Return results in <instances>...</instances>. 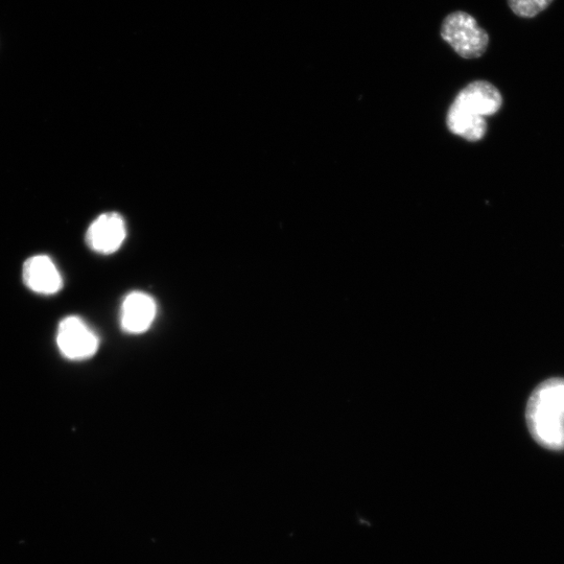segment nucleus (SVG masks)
Here are the masks:
<instances>
[{"label": "nucleus", "instance_id": "obj_1", "mask_svg": "<svg viewBox=\"0 0 564 564\" xmlns=\"http://www.w3.org/2000/svg\"><path fill=\"white\" fill-rule=\"evenodd\" d=\"M526 420L537 444L550 451H564V379H550L535 388Z\"/></svg>", "mask_w": 564, "mask_h": 564}, {"label": "nucleus", "instance_id": "obj_2", "mask_svg": "<svg viewBox=\"0 0 564 564\" xmlns=\"http://www.w3.org/2000/svg\"><path fill=\"white\" fill-rule=\"evenodd\" d=\"M441 37L464 59L480 58L487 50L489 36L475 17L465 12L446 16L441 27Z\"/></svg>", "mask_w": 564, "mask_h": 564}, {"label": "nucleus", "instance_id": "obj_3", "mask_svg": "<svg viewBox=\"0 0 564 564\" xmlns=\"http://www.w3.org/2000/svg\"><path fill=\"white\" fill-rule=\"evenodd\" d=\"M56 340L61 355L70 361L90 359L100 347L99 336L77 316H69L60 322Z\"/></svg>", "mask_w": 564, "mask_h": 564}, {"label": "nucleus", "instance_id": "obj_4", "mask_svg": "<svg viewBox=\"0 0 564 564\" xmlns=\"http://www.w3.org/2000/svg\"><path fill=\"white\" fill-rule=\"evenodd\" d=\"M127 238L124 218L108 213L94 220L86 232V243L94 252L112 254L119 250Z\"/></svg>", "mask_w": 564, "mask_h": 564}, {"label": "nucleus", "instance_id": "obj_5", "mask_svg": "<svg viewBox=\"0 0 564 564\" xmlns=\"http://www.w3.org/2000/svg\"><path fill=\"white\" fill-rule=\"evenodd\" d=\"M157 315V304L152 296L144 292L128 294L121 309V326L130 335H141L149 331Z\"/></svg>", "mask_w": 564, "mask_h": 564}, {"label": "nucleus", "instance_id": "obj_6", "mask_svg": "<svg viewBox=\"0 0 564 564\" xmlns=\"http://www.w3.org/2000/svg\"><path fill=\"white\" fill-rule=\"evenodd\" d=\"M22 278L25 285L40 295H55L63 287V278L52 258L37 255L23 265Z\"/></svg>", "mask_w": 564, "mask_h": 564}, {"label": "nucleus", "instance_id": "obj_7", "mask_svg": "<svg viewBox=\"0 0 564 564\" xmlns=\"http://www.w3.org/2000/svg\"><path fill=\"white\" fill-rule=\"evenodd\" d=\"M454 103L486 117L501 109L503 99L500 91L491 83L476 81L460 91Z\"/></svg>", "mask_w": 564, "mask_h": 564}, {"label": "nucleus", "instance_id": "obj_8", "mask_svg": "<svg viewBox=\"0 0 564 564\" xmlns=\"http://www.w3.org/2000/svg\"><path fill=\"white\" fill-rule=\"evenodd\" d=\"M446 124L452 133L468 141H478L485 136L487 124L485 117L474 113L456 103L451 106Z\"/></svg>", "mask_w": 564, "mask_h": 564}, {"label": "nucleus", "instance_id": "obj_9", "mask_svg": "<svg viewBox=\"0 0 564 564\" xmlns=\"http://www.w3.org/2000/svg\"><path fill=\"white\" fill-rule=\"evenodd\" d=\"M512 12L521 18H533L547 10L553 0H508Z\"/></svg>", "mask_w": 564, "mask_h": 564}]
</instances>
